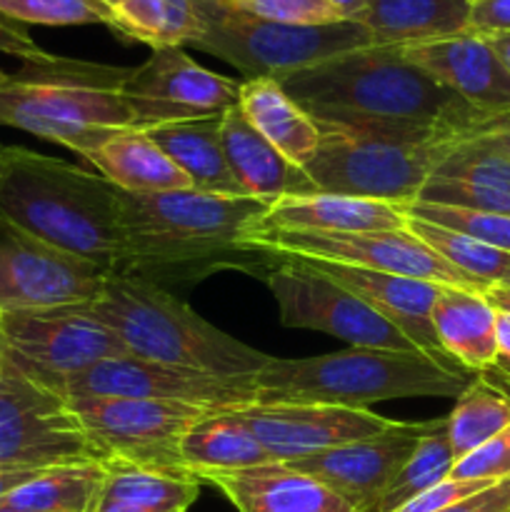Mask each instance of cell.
Returning a JSON list of instances; mask_svg holds the SVG:
<instances>
[{
  "instance_id": "277c9868",
  "label": "cell",
  "mask_w": 510,
  "mask_h": 512,
  "mask_svg": "<svg viewBox=\"0 0 510 512\" xmlns=\"http://www.w3.org/2000/svg\"><path fill=\"white\" fill-rule=\"evenodd\" d=\"M0 223L108 273L123 270L118 188L80 165L10 145L0 183Z\"/></svg>"
},
{
  "instance_id": "c3c4849f",
  "label": "cell",
  "mask_w": 510,
  "mask_h": 512,
  "mask_svg": "<svg viewBox=\"0 0 510 512\" xmlns=\"http://www.w3.org/2000/svg\"><path fill=\"white\" fill-rule=\"evenodd\" d=\"M343 20H358L368 0H325Z\"/></svg>"
},
{
  "instance_id": "b9f144b4",
  "label": "cell",
  "mask_w": 510,
  "mask_h": 512,
  "mask_svg": "<svg viewBox=\"0 0 510 512\" xmlns=\"http://www.w3.org/2000/svg\"><path fill=\"white\" fill-rule=\"evenodd\" d=\"M470 33H510V0H480L470 8Z\"/></svg>"
},
{
  "instance_id": "d6986e66",
  "label": "cell",
  "mask_w": 510,
  "mask_h": 512,
  "mask_svg": "<svg viewBox=\"0 0 510 512\" xmlns=\"http://www.w3.org/2000/svg\"><path fill=\"white\" fill-rule=\"evenodd\" d=\"M403 55L480 115L510 113V73L483 35L405 45Z\"/></svg>"
},
{
  "instance_id": "bcb514c9",
  "label": "cell",
  "mask_w": 510,
  "mask_h": 512,
  "mask_svg": "<svg viewBox=\"0 0 510 512\" xmlns=\"http://www.w3.org/2000/svg\"><path fill=\"white\" fill-rule=\"evenodd\" d=\"M510 380V313H500L498 310V360L495 368Z\"/></svg>"
},
{
  "instance_id": "ba28073f",
  "label": "cell",
  "mask_w": 510,
  "mask_h": 512,
  "mask_svg": "<svg viewBox=\"0 0 510 512\" xmlns=\"http://www.w3.org/2000/svg\"><path fill=\"white\" fill-rule=\"evenodd\" d=\"M320 130L318 148L303 165L315 190L390 205L413 203L455 140H403L323 125Z\"/></svg>"
},
{
  "instance_id": "6da1fadb",
  "label": "cell",
  "mask_w": 510,
  "mask_h": 512,
  "mask_svg": "<svg viewBox=\"0 0 510 512\" xmlns=\"http://www.w3.org/2000/svg\"><path fill=\"white\" fill-rule=\"evenodd\" d=\"M323 128L403 140H450L468 133L478 110L410 63L398 45L333 55L278 80Z\"/></svg>"
},
{
  "instance_id": "ee69618b",
  "label": "cell",
  "mask_w": 510,
  "mask_h": 512,
  "mask_svg": "<svg viewBox=\"0 0 510 512\" xmlns=\"http://www.w3.org/2000/svg\"><path fill=\"white\" fill-rule=\"evenodd\" d=\"M0 53H8L13 58H20L23 63L33 60H45L50 53H45L38 43L28 35V30L13 28V25L0 23Z\"/></svg>"
},
{
  "instance_id": "db71d44e",
  "label": "cell",
  "mask_w": 510,
  "mask_h": 512,
  "mask_svg": "<svg viewBox=\"0 0 510 512\" xmlns=\"http://www.w3.org/2000/svg\"><path fill=\"white\" fill-rule=\"evenodd\" d=\"M5 340H3V333H0V365H3V360H5Z\"/></svg>"
},
{
  "instance_id": "4dcf8cb0",
  "label": "cell",
  "mask_w": 510,
  "mask_h": 512,
  "mask_svg": "<svg viewBox=\"0 0 510 512\" xmlns=\"http://www.w3.org/2000/svg\"><path fill=\"white\" fill-rule=\"evenodd\" d=\"M200 28L195 0H120L110 20V30L120 38L138 40L153 50L190 45Z\"/></svg>"
},
{
  "instance_id": "ac0fdd59",
  "label": "cell",
  "mask_w": 510,
  "mask_h": 512,
  "mask_svg": "<svg viewBox=\"0 0 510 512\" xmlns=\"http://www.w3.org/2000/svg\"><path fill=\"white\" fill-rule=\"evenodd\" d=\"M303 263H308L310 268L320 270V273L328 275L330 280L343 285L345 290L358 295V298L363 300V303H368L380 318L393 323L395 328L415 345V350H420V353L428 355L435 363L445 365V368L465 373V370L460 368L453 358H448V353L440 348L438 335H435L433 330V320H430L433 305L435 300H438L443 285L428 283V280L418 278H405V275L380 273V270L350 268V265L328 263V260H303Z\"/></svg>"
},
{
  "instance_id": "7402d4cb",
  "label": "cell",
  "mask_w": 510,
  "mask_h": 512,
  "mask_svg": "<svg viewBox=\"0 0 510 512\" xmlns=\"http://www.w3.org/2000/svg\"><path fill=\"white\" fill-rule=\"evenodd\" d=\"M220 140H223L230 173L235 175V180L243 185L250 198L273 205L275 200L290 198V195L318 193L303 168L283 158V153L275 150L243 118L238 105L220 115Z\"/></svg>"
},
{
  "instance_id": "8992f818",
  "label": "cell",
  "mask_w": 510,
  "mask_h": 512,
  "mask_svg": "<svg viewBox=\"0 0 510 512\" xmlns=\"http://www.w3.org/2000/svg\"><path fill=\"white\" fill-rule=\"evenodd\" d=\"M258 403H320L370 410L403 398H458L470 378L428 355L348 348L318 358H270L253 375Z\"/></svg>"
},
{
  "instance_id": "680465c9",
  "label": "cell",
  "mask_w": 510,
  "mask_h": 512,
  "mask_svg": "<svg viewBox=\"0 0 510 512\" xmlns=\"http://www.w3.org/2000/svg\"><path fill=\"white\" fill-rule=\"evenodd\" d=\"M0 512H18V510H8V508H0Z\"/></svg>"
},
{
  "instance_id": "f5cc1de1",
  "label": "cell",
  "mask_w": 510,
  "mask_h": 512,
  "mask_svg": "<svg viewBox=\"0 0 510 512\" xmlns=\"http://www.w3.org/2000/svg\"><path fill=\"white\" fill-rule=\"evenodd\" d=\"M88 512H125V510H115V508H105V505H90Z\"/></svg>"
},
{
  "instance_id": "d4e9b609",
  "label": "cell",
  "mask_w": 510,
  "mask_h": 512,
  "mask_svg": "<svg viewBox=\"0 0 510 512\" xmlns=\"http://www.w3.org/2000/svg\"><path fill=\"white\" fill-rule=\"evenodd\" d=\"M220 115L173 120L145 130L150 140L183 170L195 190L215 195L250 198L230 173L220 140Z\"/></svg>"
},
{
  "instance_id": "816d5d0a",
  "label": "cell",
  "mask_w": 510,
  "mask_h": 512,
  "mask_svg": "<svg viewBox=\"0 0 510 512\" xmlns=\"http://www.w3.org/2000/svg\"><path fill=\"white\" fill-rule=\"evenodd\" d=\"M8 160H10V145L0 143V183H3V175H5V168H8Z\"/></svg>"
},
{
  "instance_id": "cb8c5ba5",
  "label": "cell",
  "mask_w": 510,
  "mask_h": 512,
  "mask_svg": "<svg viewBox=\"0 0 510 512\" xmlns=\"http://www.w3.org/2000/svg\"><path fill=\"white\" fill-rule=\"evenodd\" d=\"M433 330L440 348L463 370L485 373L498 360V310L483 293L463 288H440L433 305Z\"/></svg>"
},
{
  "instance_id": "44dd1931",
  "label": "cell",
  "mask_w": 510,
  "mask_h": 512,
  "mask_svg": "<svg viewBox=\"0 0 510 512\" xmlns=\"http://www.w3.org/2000/svg\"><path fill=\"white\" fill-rule=\"evenodd\" d=\"M198 480L220 490L238 512H355L328 485L288 463L205 473Z\"/></svg>"
},
{
  "instance_id": "4316f807",
  "label": "cell",
  "mask_w": 510,
  "mask_h": 512,
  "mask_svg": "<svg viewBox=\"0 0 510 512\" xmlns=\"http://www.w3.org/2000/svg\"><path fill=\"white\" fill-rule=\"evenodd\" d=\"M85 160L123 193L155 195L193 188L188 175L145 135V130L113 135Z\"/></svg>"
},
{
  "instance_id": "f1b7e54d",
  "label": "cell",
  "mask_w": 510,
  "mask_h": 512,
  "mask_svg": "<svg viewBox=\"0 0 510 512\" xmlns=\"http://www.w3.org/2000/svg\"><path fill=\"white\" fill-rule=\"evenodd\" d=\"M180 460L195 478L273 463L253 433L233 413H208L180 440Z\"/></svg>"
},
{
  "instance_id": "74e56055",
  "label": "cell",
  "mask_w": 510,
  "mask_h": 512,
  "mask_svg": "<svg viewBox=\"0 0 510 512\" xmlns=\"http://www.w3.org/2000/svg\"><path fill=\"white\" fill-rule=\"evenodd\" d=\"M415 200L510 215V185H480L465 183V180L428 178Z\"/></svg>"
},
{
  "instance_id": "9a60e30c",
  "label": "cell",
  "mask_w": 510,
  "mask_h": 512,
  "mask_svg": "<svg viewBox=\"0 0 510 512\" xmlns=\"http://www.w3.org/2000/svg\"><path fill=\"white\" fill-rule=\"evenodd\" d=\"M108 270L0 223V313L63 308L100 295Z\"/></svg>"
},
{
  "instance_id": "8fae6325",
  "label": "cell",
  "mask_w": 510,
  "mask_h": 512,
  "mask_svg": "<svg viewBox=\"0 0 510 512\" xmlns=\"http://www.w3.org/2000/svg\"><path fill=\"white\" fill-rule=\"evenodd\" d=\"M5 353L30 378L60 393L65 380L110 358H128V348L85 305L0 313Z\"/></svg>"
},
{
  "instance_id": "f546056e",
  "label": "cell",
  "mask_w": 510,
  "mask_h": 512,
  "mask_svg": "<svg viewBox=\"0 0 510 512\" xmlns=\"http://www.w3.org/2000/svg\"><path fill=\"white\" fill-rule=\"evenodd\" d=\"M105 480L95 505L125 512H188L200 495V480L193 475L145 470L125 463H103Z\"/></svg>"
},
{
  "instance_id": "11a10c76",
  "label": "cell",
  "mask_w": 510,
  "mask_h": 512,
  "mask_svg": "<svg viewBox=\"0 0 510 512\" xmlns=\"http://www.w3.org/2000/svg\"><path fill=\"white\" fill-rule=\"evenodd\" d=\"M498 285H505V288H510V265H508V270H505V275H503V280H500Z\"/></svg>"
},
{
  "instance_id": "7c38bea8",
  "label": "cell",
  "mask_w": 510,
  "mask_h": 512,
  "mask_svg": "<svg viewBox=\"0 0 510 512\" xmlns=\"http://www.w3.org/2000/svg\"><path fill=\"white\" fill-rule=\"evenodd\" d=\"M100 463L190 475L180 460V440L208 410L168 400L68 398ZM195 478V475H193Z\"/></svg>"
},
{
  "instance_id": "91938a15",
  "label": "cell",
  "mask_w": 510,
  "mask_h": 512,
  "mask_svg": "<svg viewBox=\"0 0 510 512\" xmlns=\"http://www.w3.org/2000/svg\"><path fill=\"white\" fill-rule=\"evenodd\" d=\"M470 3H480V0H470Z\"/></svg>"
},
{
  "instance_id": "e0dca14e",
  "label": "cell",
  "mask_w": 510,
  "mask_h": 512,
  "mask_svg": "<svg viewBox=\"0 0 510 512\" xmlns=\"http://www.w3.org/2000/svg\"><path fill=\"white\" fill-rule=\"evenodd\" d=\"M428 425L430 420L393 423L383 433L338 445L288 465L328 485L355 512H375L390 480L418 448Z\"/></svg>"
},
{
  "instance_id": "836d02e7",
  "label": "cell",
  "mask_w": 510,
  "mask_h": 512,
  "mask_svg": "<svg viewBox=\"0 0 510 512\" xmlns=\"http://www.w3.org/2000/svg\"><path fill=\"white\" fill-rule=\"evenodd\" d=\"M455 465V453L448 443V423L445 418L430 420L428 430L420 438L418 448L413 450L403 468L390 480L388 490L380 498L375 512H395L425 493L428 488L438 485L440 480L450 478V470Z\"/></svg>"
},
{
  "instance_id": "4fadbf2b",
  "label": "cell",
  "mask_w": 510,
  "mask_h": 512,
  "mask_svg": "<svg viewBox=\"0 0 510 512\" xmlns=\"http://www.w3.org/2000/svg\"><path fill=\"white\" fill-rule=\"evenodd\" d=\"M273 263L263 280L278 303L280 323L285 328L318 330L330 338L345 340L350 348L398 350V353L415 350V345L393 323L380 318L368 303L320 270L310 268L303 260L290 258H273Z\"/></svg>"
},
{
  "instance_id": "d590c367",
  "label": "cell",
  "mask_w": 510,
  "mask_h": 512,
  "mask_svg": "<svg viewBox=\"0 0 510 512\" xmlns=\"http://www.w3.org/2000/svg\"><path fill=\"white\" fill-rule=\"evenodd\" d=\"M113 10L103 0H0V23L23 25H108ZM25 30V28H23Z\"/></svg>"
},
{
  "instance_id": "484cf974",
  "label": "cell",
  "mask_w": 510,
  "mask_h": 512,
  "mask_svg": "<svg viewBox=\"0 0 510 512\" xmlns=\"http://www.w3.org/2000/svg\"><path fill=\"white\" fill-rule=\"evenodd\" d=\"M470 0H368L358 23L373 45H418L470 30Z\"/></svg>"
},
{
  "instance_id": "2e32d148",
  "label": "cell",
  "mask_w": 510,
  "mask_h": 512,
  "mask_svg": "<svg viewBox=\"0 0 510 512\" xmlns=\"http://www.w3.org/2000/svg\"><path fill=\"white\" fill-rule=\"evenodd\" d=\"M230 413L258 438L273 463H295L378 435L395 423L373 410L320 403H253Z\"/></svg>"
},
{
  "instance_id": "7dc6e473",
  "label": "cell",
  "mask_w": 510,
  "mask_h": 512,
  "mask_svg": "<svg viewBox=\"0 0 510 512\" xmlns=\"http://www.w3.org/2000/svg\"><path fill=\"white\" fill-rule=\"evenodd\" d=\"M38 473H43V470L8 468V465H0V500H3L5 495L10 493V490L18 488V485H23V483H28V480H33Z\"/></svg>"
},
{
  "instance_id": "3957f363",
  "label": "cell",
  "mask_w": 510,
  "mask_h": 512,
  "mask_svg": "<svg viewBox=\"0 0 510 512\" xmlns=\"http://www.w3.org/2000/svg\"><path fill=\"white\" fill-rule=\"evenodd\" d=\"M130 68L48 55L23 63L0 83V125L50 140L88 158L125 130H148L173 120L203 118L178 105L125 93Z\"/></svg>"
},
{
  "instance_id": "f907efd6",
  "label": "cell",
  "mask_w": 510,
  "mask_h": 512,
  "mask_svg": "<svg viewBox=\"0 0 510 512\" xmlns=\"http://www.w3.org/2000/svg\"><path fill=\"white\" fill-rule=\"evenodd\" d=\"M483 295L488 298V303L493 305L495 310L510 313V288H505V285H490Z\"/></svg>"
},
{
  "instance_id": "52a82bcc",
  "label": "cell",
  "mask_w": 510,
  "mask_h": 512,
  "mask_svg": "<svg viewBox=\"0 0 510 512\" xmlns=\"http://www.w3.org/2000/svg\"><path fill=\"white\" fill-rule=\"evenodd\" d=\"M195 5L203 28L190 45L235 65L245 80H280L325 58L373 45V38L358 20L288 25L225 8L218 0H195Z\"/></svg>"
},
{
  "instance_id": "f35d334b",
  "label": "cell",
  "mask_w": 510,
  "mask_h": 512,
  "mask_svg": "<svg viewBox=\"0 0 510 512\" xmlns=\"http://www.w3.org/2000/svg\"><path fill=\"white\" fill-rule=\"evenodd\" d=\"M218 3L273 23L330 25L343 20L325 0H218Z\"/></svg>"
},
{
  "instance_id": "ab89813d",
  "label": "cell",
  "mask_w": 510,
  "mask_h": 512,
  "mask_svg": "<svg viewBox=\"0 0 510 512\" xmlns=\"http://www.w3.org/2000/svg\"><path fill=\"white\" fill-rule=\"evenodd\" d=\"M450 478L458 480H488V483H500L510 478V425L475 448L473 453L455 460Z\"/></svg>"
},
{
  "instance_id": "d6a6232c",
  "label": "cell",
  "mask_w": 510,
  "mask_h": 512,
  "mask_svg": "<svg viewBox=\"0 0 510 512\" xmlns=\"http://www.w3.org/2000/svg\"><path fill=\"white\" fill-rule=\"evenodd\" d=\"M455 460L473 453L510 425V395L488 378L470 380L445 418Z\"/></svg>"
},
{
  "instance_id": "60d3db41",
  "label": "cell",
  "mask_w": 510,
  "mask_h": 512,
  "mask_svg": "<svg viewBox=\"0 0 510 512\" xmlns=\"http://www.w3.org/2000/svg\"><path fill=\"white\" fill-rule=\"evenodd\" d=\"M488 480H458V478H445L438 485L428 488L425 493H420L418 498H413L410 503H405L403 508L395 512H440L450 505L460 503V500L470 498V495L480 493V490L490 488Z\"/></svg>"
},
{
  "instance_id": "1f68e13d",
  "label": "cell",
  "mask_w": 510,
  "mask_h": 512,
  "mask_svg": "<svg viewBox=\"0 0 510 512\" xmlns=\"http://www.w3.org/2000/svg\"><path fill=\"white\" fill-rule=\"evenodd\" d=\"M105 480L100 463L60 465L10 490L0 508L18 512H88Z\"/></svg>"
},
{
  "instance_id": "7bdbcfd3",
  "label": "cell",
  "mask_w": 510,
  "mask_h": 512,
  "mask_svg": "<svg viewBox=\"0 0 510 512\" xmlns=\"http://www.w3.org/2000/svg\"><path fill=\"white\" fill-rule=\"evenodd\" d=\"M440 512H510V478L450 505Z\"/></svg>"
},
{
  "instance_id": "9c48e42d",
  "label": "cell",
  "mask_w": 510,
  "mask_h": 512,
  "mask_svg": "<svg viewBox=\"0 0 510 512\" xmlns=\"http://www.w3.org/2000/svg\"><path fill=\"white\" fill-rule=\"evenodd\" d=\"M85 463H100V458L70 400L30 378L5 355L0 365V465L48 470Z\"/></svg>"
},
{
  "instance_id": "681fc988",
  "label": "cell",
  "mask_w": 510,
  "mask_h": 512,
  "mask_svg": "<svg viewBox=\"0 0 510 512\" xmlns=\"http://www.w3.org/2000/svg\"><path fill=\"white\" fill-rule=\"evenodd\" d=\"M490 43V48L495 50V55L500 58V63L508 68L510 73V33H495V35H483Z\"/></svg>"
},
{
  "instance_id": "6f0895ef",
  "label": "cell",
  "mask_w": 510,
  "mask_h": 512,
  "mask_svg": "<svg viewBox=\"0 0 510 512\" xmlns=\"http://www.w3.org/2000/svg\"><path fill=\"white\" fill-rule=\"evenodd\" d=\"M8 75H10V73H5V70H3V68H0V83H3V80H5V78H8Z\"/></svg>"
},
{
  "instance_id": "5bb4252c",
  "label": "cell",
  "mask_w": 510,
  "mask_h": 512,
  "mask_svg": "<svg viewBox=\"0 0 510 512\" xmlns=\"http://www.w3.org/2000/svg\"><path fill=\"white\" fill-rule=\"evenodd\" d=\"M65 398H138L193 405L208 413H230L258 403L253 375H210L153 360L110 358L65 380Z\"/></svg>"
},
{
  "instance_id": "30bf717a",
  "label": "cell",
  "mask_w": 510,
  "mask_h": 512,
  "mask_svg": "<svg viewBox=\"0 0 510 512\" xmlns=\"http://www.w3.org/2000/svg\"><path fill=\"white\" fill-rule=\"evenodd\" d=\"M243 250L268 258L328 260L350 268L380 270L405 275L450 288L485 293V285L458 273L453 265L435 255L408 230H380V233H315V230L258 228L243 240Z\"/></svg>"
},
{
  "instance_id": "f6af8a7d",
  "label": "cell",
  "mask_w": 510,
  "mask_h": 512,
  "mask_svg": "<svg viewBox=\"0 0 510 512\" xmlns=\"http://www.w3.org/2000/svg\"><path fill=\"white\" fill-rule=\"evenodd\" d=\"M463 135H478V138H485L488 143H493L495 148L510 153V113L480 115L473 123V128Z\"/></svg>"
},
{
  "instance_id": "e575fe53",
  "label": "cell",
  "mask_w": 510,
  "mask_h": 512,
  "mask_svg": "<svg viewBox=\"0 0 510 512\" xmlns=\"http://www.w3.org/2000/svg\"><path fill=\"white\" fill-rule=\"evenodd\" d=\"M405 230L415 235L423 245H428L445 263L453 265L458 273L468 275L470 280L485 285V288L498 285L510 265V253L478 243V240L468 238L463 233H455V230L440 228V225L428 223V220L405 215Z\"/></svg>"
},
{
  "instance_id": "9f6ffc18",
  "label": "cell",
  "mask_w": 510,
  "mask_h": 512,
  "mask_svg": "<svg viewBox=\"0 0 510 512\" xmlns=\"http://www.w3.org/2000/svg\"><path fill=\"white\" fill-rule=\"evenodd\" d=\"M103 3H105V5H108V8H110V10H113V8H115V5H118V3H120V0H103Z\"/></svg>"
},
{
  "instance_id": "8d00e7d4",
  "label": "cell",
  "mask_w": 510,
  "mask_h": 512,
  "mask_svg": "<svg viewBox=\"0 0 510 512\" xmlns=\"http://www.w3.org/2000/svg\"><path fill=\"white\" fill-rule=\"evenodd\" d=\"M403 210L410 218L428 220V223L440 225V228L455 230V233L468 235V238L478 240V243L510 253V215L423 203V200H413V203L403 205Z\"/></svg>"
},
{
  "instance_id": "ffe728a7",
  "label": "cell",
  "mask_w": 510,
  "mask_h": 512,
  "mask_svg": "<svg viewBox=\"0 0 510 512\" xmlns=\"http://www.w3.org/2000/svg\"><path fill=\"white\" fill-rule=\"evenodd\" d=\"M125 93L198 115H218L238 105L240 83L203 68L183 48H155L143 65L130 68Z\"/></svg>"
},
{
  "instance_id": "5b68a950",
  "label": "cell",
  "mask_w": 510,
  "mask_h": 512,
  "mask_svg": "<svg viewBox=\"0 0 510 512\" xmlns=\"http://www.w3.org/2000/svg\"><path fill=\"white\" fill-rule=\"evenodd\" d=\"M83 305L135 358L225 378L260 373L273 358L223 333L163 285L138 275L110 273L98 298Z\"/></svg>"
},
{
  "instance_id": "7a4b0ae2",
  "label": "cell",
  "mask_w": 510,
  "mask_h": 512,
  "mask_svg": "<svg viewBox=\"0 0 510 512\" xmlns=\"http://www.w3.org/2000/svg\"><path fill=\"white\" fill-rule=\"evenodd\" d=\"M125 263L120 273L153 283H193L218 270L263 273L268 255L243 250L263 225L270 203L258 198L173 190L133 195L118 190Z\"/></svg>"
},
{
  "instance_id": "603a6c76",
  "label": "cell",
  "mask_w": 510,
  "mask_h": 512,
  "mask_svg": "<svg viewBox=\"0 0 510 512\" xmlns=\"http://www.w3.org/2000/svg\"><path fill=\"white\" fill-rule=\"evenodd\" d=\"M260 228L315 230V233L405 230V210L403 205L338 193L290 195L270 205Z\"/></svg>"
},
{
  "instance_id": "83f0119b",
  "label": "cell",
  "mask_w": 510,
  "mask_h": 512,
  "mask_svg": "<svg viewBox=\"0 0 510 512\" xmlns=\"http://www.w3.org/2000/svg\"><path fill=\"white\" fill-rule=\"evenodd\" d=\"M238 108L243 118L283 153L303 168L320 143V125L290 98L275 78H253L240 83Z\"/></svg>"
}]
</instances>
